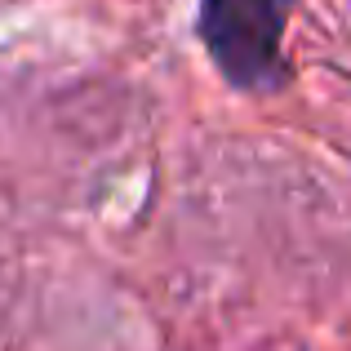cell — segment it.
Wrapping results in <instances>:
<instances>
[{"instance_id": "6da1fadb", "label": "cell", "mask_w": 351, "mask_h": 351, "mask_svg": "<svg viewBox=\"0 0 351 351\" xmlns=\"http://www.w3.org/2000/svg\"><path fill=\"white\" fill-rule=\"evenodd\" d=\"M293 0H200L196 32L223 80L245 94H271L289 80L285 23Z\"/></svg>"}]
</instances>
